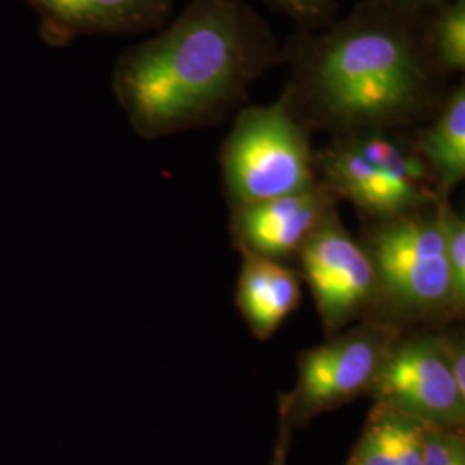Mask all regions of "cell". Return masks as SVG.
<instances>
[{
    "instance_id": "obj_13",
    "label": "cell",
    "mask_w": 465,
    "mask_h": 465,
    "mask_svg": "<svg viewBox=\"0 0 465 465\" xmlns=\"http://www.w3.org/2000/svg\"><path fill=\"white\" fill-rule=\"evenodd\" d=\"M424 42L441 76L464 73L465 0H443L424 16Z\"/></svg>"
},
{
    "instance_id": "obj_20",
    "label": "cell",
    "mask_w": 465,
    "mask_h": 465,
    "mask_svg": "<svg viewBox=\"0 0 465 465\" xmlns=\"http://www.w3.org/2000/svg\"><path fill=\"white\" fill-rule=\"evenodd\" d=\"M380 2L382 5L399 9L403 13H411L417 16H426L428 13H431L436 5H440L443 0H374Z\"/></svg>"
},
{
    "instance_id": "obj_1",
    "label": "cell",
    "mask_w": 465,
    "mask_h": 465,
    "mask_svg": "<svg viewBox=\"0 0 465 465\" xmlns=\"http://www.w3.org/2000/svg\"><path fill=\"white\" fill-rule=\"evenodd\" d=\"M280 54L266 21L243 0H192L121 54L113 92L136 134L161 138L224 116Z\"/></svg>"
},
{
    "instance_id": "obj_3",
    "label": "cell",
    "mask_w": 465,
    "mask_h": 465,
    "mask_svg": "<svg viewBox=\"0 0 465 465\" xmlns=\"http://www.w3.org/2000/svg\"><path fill=\"white\" fill-rule=\"evenodd\" d=\"M317 176L338 200L374 221L403 216L434 203L431 174L403 130L334 134L316 153Z\"/></svg>"
},
{
    "instance_id": "obj_7",
    "label": "cell",
    "mask_w": 465,
    "mask_h": 465,
    "mask_svg": "<svg viewBox=\"0 0 465 465\" xmlns=\"http://www.w3.org/2000/svg\"><path fill=\"white\" fill-rule=\"evenodd\" d=\"M374 401L443 430H462L465 395L451 376L441 332L400 334L367 391Z\"/></svg>"
},
{
    "instance_id": "obj_2",
    "label": "cell",
    "mask_w": 465,
    "mask_h": 465,
    "mask_svg": "<svg viewBox=\"0 0 465 465\" xmlns=\"http://www.w3.org/2000/svg\"><path fill=\"white\" fill-rule=\"evenodd\" d=\"M305 40L284 92L305 126L403 130L430 119L447 94L424 42V16L366 0Z\"/></svg>"
},
{
    "instance_id": "obj_17",
    "label": "cell",
    "mask_w": 465,
    "mask_h": 465,
    "mask_svg": "<svg viewBox=\"0 0 465 465\" xmlns=\"http://www.w3.org/2000/svg\"><path fill=\"white\" fill-rule=\"evenodd\" d=\"M282 15L303 26H322L331 21L336 0H267Z\"/></svg>"
},
{
    "instance_id": "obj_15",
    "label": "cell",
    "mask_w": 465,
    "mask_h": 465,
    "mask_svg": "<svg viewBox=\"0 0 465 465\" xmlns=\"http://www.w3.org/2000/svg\"><path fill=\"white\" fill-rule=\"evenodd\" d=\"M441 223L449 259L453 303L457 316L460 317L465 309V223L464 217L459 216L451 209L449 199L441 200Z\"/></svg>"
},
{
    "instance_id": "obj_16",
    "label": "cell",
    "mask_w": 465,
    "mask_h": 465,
    "mask_svg": "<svg viewBox=\"0 0 465 465\" xmlns=\"http://www.w3.org/2000/svg\"><path fill=\"white\" fill-rule=\"evenodd\" d=\"M420 465H465L462 430H443L430 426Z\"/></svg>"
},
{
    "instance_id": "obj_12",
    "label": "cell",
    "mask_w": 465,
    "mask_h": 465,
    "mask_svg": "<svg viewBox=\"0 0 465 465\" xmlns=\"http://www.w3.org/2000/svg\"><path fill=\"white\" fill-rule=\"evenodd\" d=\"M414 140L419 157L431 174L436 195L449 193L465 178V84H455L445 94L428 124Z\"/></svg>"
},
{
    "instance_id": "obj_18",
    "label": "cell",
    "mask_w": 465,
    "mask_h": 465,
    "mask_svg": "<svg viewBox=\"0 0 465 465\" xmlns=\"http://www.w3.org/2000/svg\"><path fill=\"white\" fill-rule=\"evenodd\" d=\"M349 465H399L390 453L388 447L382 443L380 434L366 422L364 431L361 434L357 445L351 450Z\"/></svg>"
},
{
    "instance_id": "obj_9",
    "label": "cell",
    "mask_w": 465,
    "mask_h": 465,
    "mask_svg": "<svg viewBox=\"0 0 465 465\" xmlns=\"http://www.w3.org/2000/svg\"><path fill=\"white\" fill-rule=\"evenodd\" d=\"M338 197L321 180L314 186L232 211V234L242 253L282 262L299 255L305 242L336 211Z\"/></svg>"
},
{
    "instance_id": "obj_19",
    "label": "cell",
    "mask_w": 465,
    "mask_h": 465,
    "mask_svg": "<svg viewBox=\"0 0 465 465\" xmlns=\"http://www.w3.org/2000/svg\"><path fill=\"white\" fill-rule=\"evenodd\" d=\"M443 347L447 351L451 376L460 393L465 395V343L462 331L441 332Z\"/></svg>"
},
{
    "instance_id": "obj_8",
    "label": "cell",
    "mask_w": 465,
    "mask_h": 465,
    "mask_svg": "<svg viewBox=\"0 0 465 465\" xmlns=\"http://www.w3.org/2000/svg\"><path fill=\"white\" fill-rule=\"evenodd\" d=\"M299 261L302 278L311 288L317 312L330 336L382 305L371 257L343 226L338 211L326 217L305 242Z\"/></svg>"
},
{
    "instance_id": "obj_4",
    "label": "cell",
    "mask_w": 465,
    "mask_h": 465,
    "mask_svg": "<svg viewBox=\"0 0 465 465\" xmlns=\"http://www.w3.org/2000/svg\"><path fill=\"white\" fill-rule=\"evenodd\" d=\"M232 209L307 190L319 182L307 126L282 97L240 111L221 149Z\"/></svg>"
},
{
    "instance_id": "obj_11",
    "label": "cell",
    "mask_w": 465,
    "mask_h": 465,
    "mask_svg": "<svg viewBox=\"0 0 465 465\" xmlns=\"http://www.w3.org/2000/svg\"><path fill=\"white\" fill-rule=\"evenodd\" d=\"M300 274L278 261L243 253L236 284V305L250 331L259 340L271 338L300 305Z\"/></svg>"
},
{
    "instance_id": "obj_10",
    "label": "cell",
    "mask_w": 465,
    "mask_h": 465,
    "mask_svg": "<svg viewBox=\"0 0 465 465\" xmlns=\"http://www.w3.org/2000/svg\"><path fill=\"white\" fill-rule=\"evenodd\" d=\"M40 19L44 42L63 47L80 36L159 30L174 0H25Z\"/></svg>"
},
{
    "instance_id": "obj_21",
    "label": "cell",
    "mask_w": 465,
    "mask_h": 465,
    "mask_svg": "<svg viewBox=\"0 0 465 465\" xmlns=\"http://www.w3.org/2000/svg\"><path fill=\"white\" fill-rule=\"evenodd\" d=\"M280 434H278V441H276V449L272 455V464L271 465H286V449H288V430H290V419L286 416L284 409L280 405Z\"/></svg>"
},
{
    "instance_id": "obj_5",
    "label": "cell",
    "mask_w": 465,
    "mask_h": 465,
    "mask_svg": "<svg viewBox=\"0 0 465 465\" xmlns=\"http://www.w3.org/2000/svg\"><path fill=\"white\" fill-rule=\"evenodd\" d=\"M441 200L403 216L374 221L362 243L376 271L382 305L403 321L459 319Z\"/></svg>"
},
{
    "instance_id": "obj_6",
    "label": "cell",
    "mask_w": 465,
    "mask_h": 465,
    "mask_svg": "<svg viewBox=\"0 0 465 465\" xmlns=\"http://www.w3.org/2000/svg\"><path fill=\"white\" fill-rule=\"evenodd\" d=\"M400 334L401 330L391 321L364 319L300 353L295 388L280 403L288 419L307 420L367 393Z\"/></svg>"
},
{
    "instance_id": "obj_14",
    "label": "cell",
    "mask_w": 465,
    "mask_h": 465,
    "mask_svg": "<svg viewBox=\"0 0 465 465\" xmlns=\"http://www.w3.org/2000/svg\"><path fill=\"white\" fill-rule=\"evenodd\" d=\"M367 422L376 430L399 465H420L430 426L416 417L374 401Z\"/></svg>"
}]
</instances>
